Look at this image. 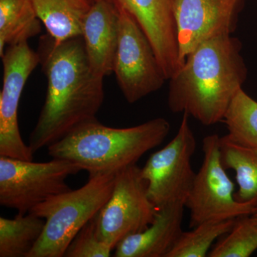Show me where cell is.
<instances>
[{
	"instance_id": "obj_1",
	"label": "cell",
	"mask_w": 257,
	"mask_h": 257,
	"mask_svg": "<svg viewBox=\"0 0 257 257\" xmlns=\"http://www.w3.org/2000/svg\"><path fill=\"white\" fill-rule=\"evenodd\" d=\"M37 52L47 88L29 140L34 154L96 119L104 99V77L91 68L82 36L57 42L47 33L40 37Z\"/></svg>"
},
{
	"instance_id": "obj_2",
	"label": "cell",
	"mask_w": 257,
	"mask_h": 257,
	"mask_svg": "<svg viewBox=\"0 0 257 257\" xmlns=\"http://www.w3.org/2000/svg\"><path fill=\"white\" fill-rule=\"evenodd\" d=\"M241 47L239 39L224 35L193 50L179 72L169 79L170 110L187 113L205 126L222 121L247 76Z\"/></svg>"
},
{
	"instance_id": "obj_3",
	"label": "cell",
	"mask_w": 257,
	"mask_h": 257,
	"mask_svg": "<svg viewBox=\"0 0 257 257\" xmlns=\"http://www.w3.org/2000/svg\"><path fill=\"white\" fill-rule=\"evenodd\" d=\"M170 130V122L162 117L127 128L105 126L96 118L79 125L47 151L52 158L81 166L89 177L116 175L162 145Z\"/></svg>"
},
{
	"instance_id": "obj_4",
	"label": "cell",
	"mask_w": 257,
	"mask_h": 257,
	"mask_svg": "<svg viewBox=\"0 0 257 257\" xmlns=\"http://www.w3.org/2000/svg\"><path fill=\"white\" fill-rule=\"evenodd\" d=\"M116 175L89 177L81 188L53 196L29 211L45 219V226L28 257L64 256L76 235L109 200Z\"/></svg>"
},
{
	"instance_id": "obj_5",
	"label": "cell",
	"mask_w": 257,
	"mask_h": 257,
	"mask_svg": "<svg viewBox=\"0 0 257 257\" xmlns=\"http://www.w3.org/2000/svg\"><path fill=\"white\" fill-rule=\"evenodd\" d=\"M82 170L62 159L33 162L0 156V204L27 214L49 198L70 191L66 181Z\"/></svg>"
},
{
	"instance_id": "obj_6",
	"label": "cell",
	"mask_w": 257,
	"mask_h": 257,
	"mask_svg": "<svg viewBox=\"0 0 257 257\" xmlns=\"http://www.w3.org/2000/svg\"><path fill=\"white\" fill-rule=\"evenodd\" d=\"M202 152V166L185 202L190 212L189 227L251 215L256 208L235 198L234 184L221 162L220 137L214 134L203 139Z\"/></svg>"
},
{
	"instance_id": "obj_7",
	"label": "cell",
	"mask_w": 257,
	"mask_h": 257,
	"mask_svg": "<svg viewBox=\"0 0 257 257\" xmlns=\"http://www.w3.org/2000/svg\"><path fill=\"white\" fill-rule=\"evenodd\" d=\"M189 117L188 114L183 113L175 138L152 154L141 168L149 197L157 209L174 203L185 205L194 183L196 173L191 162L197 143Z\"/></svg>"
},
{
	"instance_id": "obj_8",
	"label": "cell",
	"mask_w": 257,
	"mask_h": 257,
	"mask_svg": "<svg viewBox=\"0 0 257 257\" xmlns=\"http://www.w3.org/2000/svg\"><path fill=\"white\" fill-rule=\"evenodd\" d=\"M157 212L141 168L128 167L116 174L110 197L97 214L99 237L114 250L128 236L145 231Z\"/></svg>"
},
{
	"instance_id": "obj_9",
	"label": "cell",
	"mask_w": 257,
	"mask_h": 257,
	"mask_svg": "<svg viewBox=\"0 0 257 257\" xmlns=\"http://www.w3.org/2000/svg\"><path fill=\"white\" fill-rule=\"evenodd\" d=\"M119 38L114 74L130 104L158 91L168 80L148 37L126 10L118 9Z\"/></svg>"
},
{
	"instance_id": "obj_10",
	"label": "cell",
	"mask_w": 257,
	"mask_h": 257,
	"mask_svg": "<svg viewBox=\"0 0 257 257\" xmlns=\"http://www.w3.org/2000/svg\"><path fill=\"white\" fill-rule=\"evenodd\" d=\"M3 86L0 92V156L33 161L34 153L24 143L19 128L18 112L27 81L40 59L28 42L10 45L1 57Z\"/></svg>"
},
{
	"instance_id": "obj_11",
	"label": "cell",
	"mask_w": 257,
	"mask_h": 257,
	"mask_svg": "<svg viewBox=\"0 0 257 257\" xmlns=\"http://www.w3.org/2000/svg\"><path fill=\"white\" fill-rule=\"evenodd\" d=\"M241 0H177L179 57H186L203 42L224 35H232L237 26Z\"/></svg>"
},
{
	"instance_id": "obj_12",
	"label": "cell",
	"mask_w": 257,
	"mask_h": 257,
	"mask_svg": "<svg viewBox=\"0 0 257 257\" xmlns=\"http://www.w3.org/2000/svg\"><path fill=\"white\" fill-rule=\"evenodd\" d=\"M100 1V0H99ZM126 10L148 37L167 79L182 67L175 20L177 0H105Z\"/></svg>"
},
{
	"instance_id": "obj_13",
	"label": "cell",
	"mask_w": 257,
	"mask_h": 257,
	"mask_svg": "<svg viewBox=\"0 0 257 257\" xmlns=\"http://www.w3.org/2000/svg\"><path fill=\"white\" fill-rule=\"evenodd\" d=\"M119 22L117 8L105 0L91 5L83 22L82 37L89 65L102 77L114 73Z\"/></svg>"
},
{
	"instance_id": "obj_14",
	"label": "cell",
	"mask_w": 257,
	"mask_h": 257,
	"mask_svg": "<svg viewBox=\"0 0 257 257\" xmlns=\"http://www.w3.org/2000/svg\"><path fill=\"white\" fill-rule=\"evenodd\" d=\"M183 203L157 209L155 220L145 231L128 236L115 248L116 257H167L182 234Z\"/></svg>"
},
{
	"instance_id": "obj_15",
	"label": "cell",
	"mask_w": 257,
	"mask_h": 257,
	"mask_svg": "<svg viewBox=\"0 0 257 257\" xmlns=\"http://www.w3.org/2000/svg\"><path fill=\"white\" fill-rule=\"evenodd\" d=\"M47 33L57 42L82 36V25L91 8L88 0H30Z\"/></svg>"
},
{
	"instance_id": "obj_16",
	"label": "cell",
	"mask_w": 257,
	"mask_h": 257,
	"mask_svg": "<svg viewBox=\"0 0 257 257\" xmlns=\"http://www.w3.org/2000/svg\"><path fill=\"white\" fill-rule=\"evenodd\" d=\"M221 160L226 170H233L239 190L235 193L238 202L247 203L257 209V148L242 146L220 138Z\"/></svg>"
},
{
	"instance_id": "obj_17",
	"label": "cell",
	"mask_w": 257,
	"mask_h": 257,
	"mask_svg": "<svg viewBox=\"0 0 257 257\" xmlns=\"http://www.w3.org/2000/svg\"><path fill=\"white\" fill-rule=\"evenodd\" d=\"M41 23L30 0H0V57L7 47L39 35Z\"/></svg>"
},
{
	"instance_id": "obj_18",
	"label": "cell",
	"mask_w": 257,
	"mask_h": 257,
	"mask_svg": "<svg viewBox=\"0 0 257 257\" xmlns=\"http://www.w3.org/2000/svg\"><path fill=\"white\" fill-rule=\"evenodd\" d=\"M45 220L18 213L13 219L0 217V256L28 257L45 229Z\"/></svg>"
},
{
	"instance_id": "obj_19",
	"label": "cell",
	"mask_w": 257,
	"mask_h": 257,
	"mask_svg": "<svg viewBox=\"0 0 257 257\" xmlns=\"http://www.w3.org/2000/svg\"><path fill=\"white\" fill-rule=\"evenodd\" d=\"M224 121L230 140L242 146L257 148V101L242 88L231 99Z\"/></svg>"
},
{
	"instance_id": "obj_20",
	"label": "cell",
	"mask_w": 257,
	"mask_h": 257,
	"mask_svg": "<svg viewBox=\"0 0 257 257\" xmlns=\"http://www.w3.org/2000/svg\"><path fill=\"white\" fill-rule=\"evenodd\" d=\"M235 219L206 221L192 230L182 231L167 257H205L211 245L229 232Z\"/></svg>"
},
{
	"instance_id": "obj_21",
	"label": "cell",
	"mask_w": 257,
	"mask_h": 257,
	"mask_svg": "<svg viewBox=\"0 0 257 257\" xmlns=\"http://www.w3.org/2000/svg\"><path fill=\"white\" fill-rule=\"evenodd\" d=\"M257 249V225L250 215L235 219L232 228L219 238L208 256L210 257H248Z\"/></svg>"
},
{
	"instance_id": "obj_22",
	"label": "cell",
	"mask_w": 257,
	"mask_h": 257,
	"mask_svg": "<svg viewBox=\"0 0 257 257\" xmlns=\"http://www.w3.org/2000/svg\"><path fill=\"white\" fill-rule=\"evenodd\" d=\"M112 248L100 239L97 214L76 235L64 253L66 257H109Z\"/></svg>"
},
{
	"instance_id": "obj_23",
	"label": "cell",
	"mask_w": 257,
	"mask_h": 257,
	"mask_svg": "<svg viewBox=\"0 0 257 257\" xmlns=\"http://www.w3.org/2000/svg\"><path fill=\"white\" fill-rule=\"evenodd\" d=\"M250 216H251V219L253 222L257 225V209H255V211H253Z\"/></svg>"
}]
</instances>
